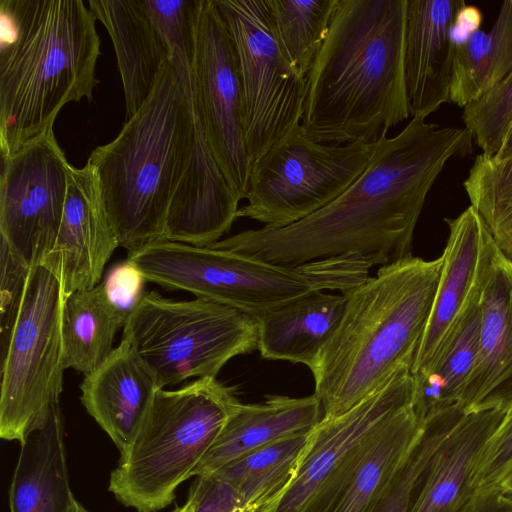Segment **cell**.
<instances>
[{
	"label": "cell",
	"mask_w": 512,
	"mask_h": 512,
	"mask_svg": "<svg viewBox=\"0 0 512 512\" xmlns=\"http://www.w3.org/2000/svg\"><path fill=\"white\" fill-rule=\"evenodd\" d=\"M472 141L465 127L414 117L397 135L381 137L362 175L323 208L288 226L246 230L209 247L282 266L343 255L383 266L410 257L430 189L450 159L472 152Z\"/></svg>",
	"instance_id": "obj_1"
},
{
	"label": "cell",
	"mask_w": 512,
	"mask_h": 512,
	"mask_svg": "<svg viewBox=\"0 0 512 512\" xmlns=\"http://www.w3.org/2000/svg\"><path fill=\"white\" fill-rule=\"evenodd\" d=\"M407 0H339L307 77L301 125L326 144L376 142L410 116Z\"/></svg>",
	"instance_id": "obj_2"
},
{
	"label": "cell",
	"mask_w": 512,
	"mask_h": 512,
	"mask_svg": "<svg viewBox=\"0 0 512 512\" xmlns=\"http://www.w3.org/2000/svg\"><path fill=\"white\" fill-rule=\"evenodd\" d=\"M0 149L53 130L69 102L91 101L100 38L82 0H1Z\"/></svg>",
	"instance_id": "obj_3"
},
{
	"label": "cell",
	"mask_w": 512,
	"mask_h": 512,
	"mask_svg": "<svg viewBox=\"0 0 512 512\" xmlns=\"http://www.w3.org/2000/svg\"><path fill=\"white\" fill-rule=\"evenodd\" d=\"M442 257L381 266L345 291L338 327L310 369L324 416H339L412 368L433 306Z\"/></svg>",
	"instance_id": "obj_4"
},
{
	"label": "cell",
	"mask_w": 512,
	"mask_h": 512,
	"mask_svg": "<svg viewBox=\"0 0 512 512\" xmlns=\"http://www.w3.org/2000/svg\"><path fill=\"white\" fill-rule=\"evenodd\" d=\"M199 122L193 78L182 81L169 60L116 138L90 154L119 247L128 253L166 240L168 210L191 163Z\"/></svg>",
	"instance_id": "obj_5"
},
{
	"label": "cell",
	"mask_w": 512,
	"mask_h": 512,
	"mask_svg": "<svg viewBox=\"0 0 512 512\" xmlns=\"http://www.w3.org/2000/svg\"><path fill=\"white\" fill-rule=\"evenodd\" d=\"M240 401L213 377L159 389L131 444L120 453L108 490L137 512H157L212 447Z\"/></svg>",
	"instance_id": "obj_6"
},
{
	"label": "cell",
	"mask_w": 512,
	"mask_h": 512,
	"mask_svg": "<svg viewBox=\"0 0 512 512\" xmlns=\"http://www.w3.org/2000/svg\"><path fill=\"white\" fill-rule=\"evenodd\" d=\"M126 261L146 282L252 316L311 291L343 293L355 285L341 257L282 266L232 251L162 240L128 253Z\"/></svg>",
	"instance_id": "obj_7"
},
{
	"label": "cell",
	"mask_w": 512,
	"mask_h": 512,
	"mask_svg": "<svg viewBox=\"0 0 512 512\" xmlns=\"http://www.w3.org/2000/svg\"><path fill=\"white\" fill-rule=\"evenodd\" d=\"M122 339L163 389L216 378L230 359L257 349L258 325L254 316L214 301H175L148 291L130 309Z\"/></svg>",
	"instance_id": "obj_8"
},
{
	"label": "cell",
	"mask_w": 512,
	"mask_h": 512,
	"mask_svg": "<svg viewBox=\"0 0 512 512\" xmlns=\"http://www.w3.org/2000/svg\"><path fill=\"white\" fill-rule=\"evenodd\" d=\"M60 272L32 267L7 343L1 348L0 436L22 443L42 427L63 391Z\"/></svg>",
	"instance_id": "obj_9"
},
{
	"label": "cell",
	"mask_w": 512,
	"mask_h": 512,
	"mask_svg": "<svg viewBox=\"0 0 512 512\" xmlns=\"http://www.w3.org/2000/svg\"><path fill=\"white\" fill-rule=\"evenodd\" d=\"M376 142H317L301 124L251 166L245 217L281 228L323 208L345 192L368 167Z\"/></svg>",
	"instance_id": "obj_10"
},
{
	"label": "cell",
	"mask_w": 512,
	"mask_h": 512,
	"mask_svg": "<svg viewBox=\"0 0 512 512\" xmlns=\"http://www.w3.org/2000/svg\"><path fill=\"white\" fill-rule=\"evenodd\" d=\"M231 37L243 101L251 164L301 124L307 78L277 40L267 0H214Z\"/></svg>",
	"instance_id": "obj_11"
},
{
	"label": "cell",
	"mask_w": 512,
	"mask_h": 512,
	"mask_svg": "<svg viewBox=\"0 0 512 512\" xmlns=\"http://www.w3.org/2000/svg\"><path fill=\"white\" fill-rule=\"evenodd\" d=\"M70 167L53 130L2 156L0 238L30 267L55 245Z\"/></svg>",
	"instance_id": "obj_12"
},
{
	"label": "cell",
	"mask_w": 512,
	"mask_h": 512,
	"mask_svg": "<svg viewBox=\"0 0 512 512\" xmlns=\"http://www.w3.org/2000/svg\"><path fill=\"white\" fill-rule=\"evenodd\" d=\"M194 97L214 159L233 193L246 198L251 172L234 46L214 0H203L193 72Z\"/></svg>",
	"instance_id": "obj_13"
},
{
	"label": "cell",
	"mask_w": 512,
	"mask_h": 512,
	"mask_svg": "<svg viewBox=\"0 0 512 512\" xmlns=\"http://www.w3.org/2000/svg\"><path fill=\"white\" fill-rule=\"evenodd\" d=\"M411 368H400L381 389L347 412L323 416L310 431L291 485L275 512H304L327 477L365 440L414 401Z\"/></svg>",
	"instance_id": "obj_14"
},
{
	"label": "cell",
	"mask_w": 512,
	"mask_h": 512,
	"mask_svg": "<svg viewBox=\"0 0 512 512\" xmlns=\"http://www.w3.org/2000/svg\"><path fill=\"white\" fill-rule=\"evenodd\" d=\"M424 431L413 403L403 408L327 477L304 512H376Z\"/></svg>",
	"instance_id": "obj_15"
},
{
	"label": "cell",
	"mask_w": 512,
	"mask_h": 512,
	"mask_svg": "<svg viewBox=\"0 0 512 512\" xmlns=\"http://www.w3.org/2000/svg\"><path fill=\"white\" fill-rule=\"evenodd\" d=\"M117 247L94 169L88 163L82 168L71 165L57 239L42 262L60 272L64 299L99 284Z\"/></svg>",
	"instance_id": "obj_16"
},
{
	"label": "cell",
	"mask_w": 512,
	"mask_h": 512,
	"mask_svg": "<svg viewBox=\"0 0 512 512\" xmlns=\"http://www.w3.org/2000/svg\"><path fill=\"white\" fill-rule=\"evenodd\" d=\"M480 350L464 390L465 412L505 410L512 403V262L491 233L481 276Z\"/></svg>",
	"instance_id": "obj_17"
},
{
	"label": "cell",
	"mask_w": 512,
	"mask_h": 512,
	"mask_svg": "<svg viewBox=\"0 0 512 512\" xmlns=\"http://www.w3.org/2000/svg\"><path fill=\"white\" fill-rule=\"evenodd\" d=\"M464 9L462 0H407L404 71L413 118L451 102L453 32Z\"/></svg>",
	"instance_id": "obj_18"
},
{
	"label": "cell",
	"mask_w": 512,
	"mask_h": 512,
	"mask_svg": "<svg viewBox=\"0 0 512 512\" xmlns=\"http://www.w3.org/2000/svg\"><path fill=\"white\" fill-rule=\"evenodd\" d=\"M80 400L120 453L140 429L160 389L128 341L122 339L106 361L84 377Z\"/></svg>",
	"instance_id": "obj_19"
},
{
	"label": "cell",
	"mask_w": 512,
	"mask_h": 512,
	"mask_svg": "<svg viewBox=\"0 0 512 512\" xmlns=\"http://www.w3.org/2000/svg\"><path fill=\"white\" fill-rule=\"evenodd\" d=\"M446 222L449 234L439 282L411 373L430 362L477 286L483 267L490 232L476 210L469 206Z\"/></svg>",
	"instance_id": "obj_20"
},
{
	"label": "cell",
	"mask_w": 512,
	"mask_h": 512,
	"mask_svg": "<svg viewBox=\"0 0 512 512\" xmlns=\"http://www.w3.org/2000/svg\"><path fill=\"white\" fill-rule=\"evenodd\" d=\"M88 4L114 45L128 120L151 94L170 60V50L143 0H90Z\"/></svg>",
	"instance_id": "obj_21"
},
{
	"label": "cell",
	"mask_w": 512,
	"mask_h": 512,
	"mask_svg": "<svg viewBox=\"0 0 512 512\" xmlns=\"http://www.w3.org/2000/svg\"><path fill=\"white\" fill-rule=\"evenodd\" d=\"M501 409L464 412L435 451L408 512H461L474 492L478 454L500 423Z\"/></svg>",
	"instance_id": "obj_22"
},
{
	"label": "cell",
	"mask_w": 512,
	"mask_h": 512,
	"mask_svg": "<svg viewBox=\"0 0 512 512\" xmlns=\"http://www.w3.org/2000/svg\"><path fill=\"white\" fill-rule=\"evenodd\" d=\"M319 399L267 395L261 403H239L218 438L193 472L212 474L278 440L310 432L323 418Z\"/></svg>",
	"instance_id": "obj_23"
},
{
	"label": "cell",
	"mask_w": 512,
	"mask_h": 512,
	"mask_svg": "<svg viewBox=\"0 0 512 512\" xmlns=\"http://www.w3.org/2000/svg\"><path fill=\"white\" fill-rule=\"evenodd\" d=\"M345 303L344 294L315 290L255 315L262 358L311 369L338 327Z\"/></svg>",
	"instance_id": "obj_24"
},
{
	"label": "cell",
	"mask_w": 512,
	"mask_h": 512,
	"mask_svg": "<svg viewBox=\"0 0 512 512\" xmlns=\"http://www.w3.org/2000/svg\"><path fill=\"white\" fill-rule=\"evenodd\" d=\"M64 437V416L56 404L47 422L20 443L10 512H72L78 500L69 483Z\"/></svg>",
	"instance_id": "obj_25"
},
{
	"label": "cell",
	"mask_w": 512,
	"mask_h": 512,
	"mask_svg": "<svg viewBox=\"0 0 512 512\" xmlns=\"http://www.w3.org/2000/svg\"><path fill=\"white\" fill-rule=\"evenodd\" d=\"M481 276L482 271L477 286L430 362L412 373L415 382L413 406L423 423L460 406L475 368L482 325Z\"/></svg>",
	"instance_id": "obj_26"
},
{
	"label": "cell",
	"mask_w": 512,
	"mask_h": 512,
	"mask_svg": "<svg viewBox=\"0 0 512 512\" xmlns=\"http://www.w3.org/2000/svg\"><path fill=\"white\" fill-rule=\"evenodd\" d=\"M128 311L115 303L104 281L64 299L61 319L62 362L85 376L110 356L117 331Z\"/></svg>",
	"instance_id": "obj_27"
},
{
	"label": "cell",
	"mask_w": 512,
	"mask_h": 512,
	"mask_svg": "<svg viewBox=\"0 0 512 512\" xmlns=\"http://www.w3.org/2000/svg\"><path fill=\"white\" fill-rule=\"evenodd\" d=\"M512 72V0L502 3L489 31L474 28L456 42L450 84L459 107L478 100Z\"/></svg>",
	"instance_id": "obj_28"
},
{
	"label": "cell",
	"mask_w": 512,
	"mask_h": 512,
	"mask_svg": "<svg viewBox=\"0 0 512 512\" xmlns=\"http://www.w3.org/2000/svg\"><path fill=\"white\" fill-rule=\"evenodd\" d=\"M309 433L268 444L212 474L234 487L245 512H275L295 478Z\"/></svg>",
	"instance_id": "obj_29"
},
{
	"label": "cell",
	"mask_w": 512,
	"mask_h": 512,
	"mask_svg": "<svg viewBox=\"0 0 512 512\" xmlns=\"http://www.w3.org/2000/svg\"><path fill=\"white\" fill-rule=\"evenodd\" d=\"M339 0H267L280 47L305 78L321 49Z\"/></svg>",
	"instance_id": "obj_30"
},
{
	"label": "cell",
	"mask_w": 512,
	"mask_h": 512,
	"mask_svg": "<svg viewBox=\"0 0 512 512\" xmlns=\"http://www.w3.org/2000/svg\"><path fill=\"white\" fill-rule=\"evenodd\" d=\"M463 187L496 244L512 230V156H476Z\"/></svg>",
	"instance_id": "obj_31"
},
{
	"label": "cell",
	"mask_w": 512,
	"mask_h": 512,
	"mask_svg": "<svg viewBox=\"0 0 512 512\" xmlns=\"http://www.w3.org/2000/svg\"><path fill=\"white\" fill-rule=\"evenodd\" d=\"M465 411L452 407L425 422L424 434L376 512H408L438 446Z\"/></svg>",
	"instance_id": "obj_32"
},
{
	"label": "cell",
	"mask_w": 512,
	"mask_h": 512,
	"mask_svg": "<svg viewBox=\"0 0 512 512\" xmlns=\"http://www.w3.org/2000/svg\"><path fill=\"white\" fill-rule=\"evenodd\" d=\"M464 127L486 157H494L512 122V72L490 92L463 108Z\"/></svg>",
	"instance_id": "obj_33"
},
{
	"label": "cell",
	"mask_w": 512,
	"mask_h": 512,
	"mask_svg": "<svg viewBox=\"0 0 512 512\" xmlns=\"http://www.w3.org/2000/svg\"><path fill=\"white\" fill-rule=\"evenodd\" d=\"M173 58L194 59L203 0H143Z\"/></svg>",
	"instance_id": "obj_34"
},
{
	"label": "cell",
	"mask_w": 512,
	"mask_h": 512,
	"mask_svg": "<svg viewBox=\"0 0 512 512\" xmlns=\"http://www.w3.org/2000/svg\"><path fill=\"white\" fill-rule=\"evenodd\" d=\"M512 467V403L482 446L471 477L474 493L497 489L500 481Z\"/></svg>",
	"instance_id": "obj_35"
},
{
	"label": "cell",
	"mask_w": 512,
	"mask_h": 512,
	"mask_svg": "<svg viewBox=\"0 0 512 512\" xmlns=\"http://www.w3.org/2000/svg\"><path fill=\"white\" fill-rule=\"evenodd\" d=\"M32 267L1 239L0 334L5 346L16 321Z\"/></svg>",
	"instance_id": "obj_36"
},
{
	"label": "cell",
	"mask_w": 512,
	"mask_h": 512,
	"mask_svg": "<svg viewBox=\"0 0 512 512\" xmlns=\"http://www.w3.org/2000/svg\"><path fill=\"white\" fill-rule=\"evenodd\" d=\"M187 500L191 512H245L234 487L216 474L196 476Z\"/></svg>",
	"instance_id": "obj_37"
},
{
	"label": "cell",
	"mask_w": 512,
	"mask_h": 512,
	"mask_svg": "<svg viewBox=\"0 0 512 512\" xmlns=\"http://www.w3.org/2000/svg\"><path fill=\"white\" fill-rule=\"evenodd\" d=\"M111 299L126 311L141 297L145 281L142 274L126 260L104 278Z\"/></svg>",
	"instance_id": "obj_38"
},
{
	"label": "cell",
	"mask_w": 512,
	"mask_h": 512,
	"mask_svg": "<svg viewBox=\"0 0 512 512\" xmlns=\"http://www.w3.org/2000/svg\"><path fill=\"white\" fill-rule=\"evenodd\" d=\"M461 512H512V495L500 489L474 493Z\"/></svg>",
	"instance_id": "obj_39"
},
{
	"label": "cell",
	"mask_w": 512,
	"mask_h": 512,
	"mask_svg": "<svg viewBox=\"0 0 512 512\" xmlns=\"http://www.w3.org/2000/svg\"><path fill=\"white\" fill-rule=\"evenodd\" d=\"M510 156H512V122L501 144L500 149L498 150L497 154L491 158H494L496 160H502Z\"/></svg>",
	"instance_id": "obj_40"
},
{
	"label": "cell",
	"mask_w": 512,
	"mask_h": 512,
	"mask_svg": "<svg viewBox=\"0 0 512 512\" xmlns=\"http://www.w3.org/2000/svg\"><path fill=\"white\" fill-rule=\"evenodd\" d=\"M496 245L500 251L512 262V230L499 244Z\"/></svg>",
	"instance_id": "obj_41"
},
{
	"label": "cell",
	"mask_w": 512,
	"mask_h": 512,
	"mask_svg": "<svg viewBox=\"0 0 512 512\" xmlns=\"http://www.w3.org/2000/svg\"><path fill=\"white\" fill-rule=\"evenodd\" d=\"M497 489H500L504 493L512 495V467L504 475Z\"/></svg>",
	"instance_id": "obj_42"
},
{
	"label": "cell",
	"mask_w": 512,
	"mask_h": 512,
	"mask_svg": "<svg viewBox=\"0 0 512 512\" xmlns=\"http://www.w3.org/2000/svg\"><path fill=\"white\" fill-rule=\"evenodd\" d=\"M191 509V503L187 500L184 505L176 507L172 512H191Z\"/></svg>",
	"instance_id": "obj_43"
},
{
	"label": "cell",
	"mask_w": 512,
	"mask_h": 512,
	"mask_svg": "<svg viewBox=\"0 0 512 512\" xmlns=\"http://www.w3.org/2000/svg\"><path fill=\"white\" fill-rule=\"evenodd\" d=\"M72 512H90L79 501L76 502Z\"/></svg>",
	"instance_id": "obj_44"
}]
</instances>
